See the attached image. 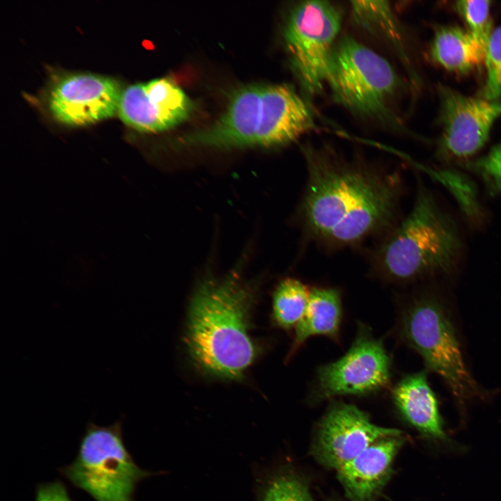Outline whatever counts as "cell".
I'll use <instances>...</instances> for the list:
<instances>
[{"mask_svg": "<svg viewBox=\"0 0 501 501\" xmlns=\"http://www.w3.org/2000/svg\"><path fill=\"white\" fill-rule=\"evenodd\" d=\"M307 181L300 215L306 235L328 247L355 245L395 225L401 177L327 145L303 148Z\"/></svg>", "mask_w": 501, "mask_h": 501, "instance_id": "6da1fadb", "label": "cell"}, {"mask_svg": "<svg viewBox=\"0 0 501 501\" xmlns=\"http://www.w3.org/2000/svg\"><path fill=\"white\" fill-rule=\"evenodd\" d=\"M253 289L232 272L208 278L191 300L185 342L195 364L207 374L239 379L252 364L256 348L248 333Z\"/></svg>", "mask_w": 501, "mask_h": 501, "instance_id": "7a4b0ae2", "label": "cell"}, {"mask_svg": "<svg viewBox=\"0 0 501 501\" xmlns=\"http://www.w3.org/2000/svg\"><path fill=\"white\" fill-rule=\"evenodd\" d=\"M461 248L452 218L427 190L420 189L408 215L375 250L373 268L384 280L406 283L450 271Z\"/></svg>", "mask_w": 501, "mask_h": 501, "instance_id": "3957f363", "label": "cell"}, {"mask_svg": "<svg viewBox=\"0 0 501 501\" xmlns=\"http://www.w3.org/2000/svg\"><path fill=\"white\" fill-rule=\"evenodd\" d=\"M396 334L415 351L427 368L447 384L460 405L485 396L469 372L450 314L434 295L414 296L399 306Z\"/></svg>", "mask_w": 501, "mask_h": 501, "instance_id": "277c9868", "label": "cell"}, {"mask_svg": "<svg viewBox=\"0 0 501 501\" xmlns=\"http://www.w3.org/2000/svg\"><path fill=\"white\" fill-rule=\"evenodd\" d=\"M326 84L334 100L351 113L396 127L395 100L400 79L383 56L351 36L336 44Z\"/></svg>", "mask_w": 501, "mask_h": 501, "instance_id": "5b68a950", "label": "cell"}, {"mask_svg": "<svg viewBox=\"0 0 501 501\" xmlns=\"http://www.w3.org/2000/svg\"><path fill=\"white\" fill-rule=\"evenodd\" d=\"M63 472L96 501H134L138 483L152 475L127 452L119 420L106 427L90 422L77 457Z\"/></svg>", "mask_w": 501, "mask_h": 501, "instance_id": "8992f818", "label": "cell"}, {"mask_svg": "<svg viewBox=\"0 0 501 501\" xmlns=\"http://www.w3.org/2000/svg\"><path fill=\"white\" fill-rule=\"evenodd\" d=\"M341 24V11L327 1H301L290 13L285 41L292 67L308 95H317L326 84Z\"/></svg>", "mask_w": 501, "mask_h": 501, "instance_id": "52a82bcc", "label": "cell"}, {"mask_svg": "<svg viewBox=\"0 0 501 501\" xmlns=\"http://www.w3.org/2000/svg\"><path fill=\"white\" fill-rule=\"evenodd\" d=\"M390 379L391 360L382 340L360 323L347 353L318 367L308 400L318 404L338 396L371 395L387 388Z\"/></svg>", "mask_w": 501, "mask_h": 501, "instance_id": "ba28073f", "label": "cell"}, {"mask_svg": "<svg viewBox=\"0 0 501 501\" xmlns=\"http://www.w3.org/2000/svg\"><path fill=\"white\" fill-rule=\"evenodd\" d=\"M438 91L443 127L439 152L448 158L471 157L486 143L501 116V101L466 96L442 85Z\"/></svg>", "mask_w": 501, "mask_h": 501, "instance_id": "9c48e42d", "label": "cell"}, {"mask_svg": "<svg viewBox=\"0 0 501 501\" xmlns=\"http://www.w3.org/2000/svg\"><path fill=\"white\" fill-rule=\"evenodd\" d=\"M398 436L401 431L374 424L357 406L337 401L319 422L312 453L323 466L337 470L378 440Z\"/></svg>", "mask_w": 501, "mask_h": 501, "instance_id": "30bf717a", "label": "cell"}, {"mask_svg": "<svg viewBox=\"0 0 501 501\" xmlns=\"http://www.w3.org/2000/svg\"><path fill=\"white\" fill-rule=\"evenodd\" d=\"M122 93L115 79L93 74H70L53 86L48 104L59 122L86 126L118 112Z\"/></svg>", "mask_w": 501, "mask_h": 501, "instance_id": "8fae6325", "label": "cell"}, {"mask_svg": "<svg viewBox=\"0 0 501 501\" xmlns=\"http://www.w3.org/2000/svg\"><path fill=\"white\" fill-rule=\"evenodd\" d=\"M184 92L167 78L129 86L122 91L118 113L127 125L144 132H159L184 121L192 110Z\"/></svg>", "mask_w": 501, "mask_h": 501, "instance_id": "7c38bea8", "label": "cell"}, {"mask_svg": "<svg viewBox=\"0 0 501 501\" xmlns=\"http://www.w3.org/2000/svg\"><path fill=\"white\" fill-rule=\"evenodd\" d=\"M315 129L310 106L291 86H262L255 146L287 145Z\"/></svg>", "mask_w": 501, "mask_h": 501, "instance_id": "4fadbf2b", "label": "cell"}, {"mask_svg": "<svg viewBox=\"0 0 501 501\" xmlns=\"http://www.w3.org/2000/svg\"><path fill=\"white\" fill-rule=\"evenodd\" d=\"M262 86L235 91L225 113L210 127L185 136L186 145L231 148L255 146Z\"/></svg>", "mask_w": 501, "mask_h": 501, "instance_id": "5bb4252c", "label": "cell"}, {"mask_svg": "<svg viewBox=\"0 0 501 501\" xmlns=\"http://www.w3.org/2000/svg\"><path fill=\"white\" fill-rule=\"evenodd\" d=\"M401 436L383 438L337 470V478L351 501H373L389 480Z\"/></svg>", "mask_w": 501, "mask_h": 501, "instance_id": "9a60e30c", "label": "cell"}, {"mask_svg": "<svg viewBox=\"0 0 501 501\" xmlns=\"http://www.w3.org/2000/svg\"><path fill=\"white\" fill-rule=\"evenodd\" d=\"M392 397L401 416L414 428L429 438L447 439L438 400L426 370L403 377L392 389Z\"/></svg>", "mask_w": 501, "mask_h": 501, "instance_id": "2e32d148", "label": "cell"}, {"mask_svg": "<svg viewBox=\"0 0 501 501\" xmlns=\"http://www.w3.org/2000/svg\"><path fill=\"white\" fill-rule=\"evenodd\" d=\"M342 318V294L335 287L310 288L306 311L295 327L294 337L287 356L289 360L310 337L326 336L337 342Z\"/></svg>", "mask_w": 501, "mask_h": 501, "instance_id": "e0dca14e", "label": "cell"}, {"mask_svg": "<svg viewBox=\"0 0 501 501\" xmlns=\"http://www.w3.org/2000/svg\"><path fill=\"white\" fill-rule=\"evenodd\" d=\"M430 54L445 70L464 74L485 63L486 48L467 29L443 26L435 31Z\"/></svg>", "mask_w": 501, "mask_h": 501, "instance_id": "ac0fdd59", "label": "cell"}, {"mask_svg": "<svg viewBox=\"0 0 501 501\" xmlns=\"http://www.w3.org/2000/svg\"><path fill=\"white\" fill-rule=\"evenodd\" d=\"M310 292V287L292 278L278 284L273 296V319L279 328L289 330L297 326L306 311Z\"/></svg>", "mask_w": 501, "mask_h": 501, "instance_id": "d6986e66", "label": "cell"}, {"mask_svg": "<svg viewBox=\"0 0 501 501\" xmlns=\"http://www.w3.org/2000/svg\"><path fill=\"white\" fill-rule=\"evenodd\" d=\"M355 21L367 30L384 36L398 51L401 50V42L395 17L385 1H356L351 2Z\"/></svg>", "mask_w": 501, "mask_h": 501, "instance_id": "ffe728a7", "label": "cell"}, {"mask_svg": "<svg viewBox=\"0 0 501 501\" xmlns=\"http://www.w3.org/2000/svg\"><path fill=\"white\" fill-rule=\"evenodd\" d=\"M258 492L257 501H314L306 484L289 472L268 477Z\"/></svg>", "mask_w": 501, "mask_h": 501, "instance_id": "44dd1931", "label": "cell"}, {"mask_svg": "<svg viewBox=\"0 0 501 501\" xmlns=\"http://www.w3.org/2000/svg\"><path fill=\"white\" fill-rule=\"evenodd\" d=\"M457 12L463 19L467 29L486 48L493 31L489 1H458Z\"/></svg>", "mask_w": 501, "mask_h": 501, "instance_id": "7402d4cb", "label": "cell"}, {"mask_svg": "<svg viewBox=\"0 0 501 501\" xmlns=\"http://www.w3.org/2000/svg\"><path fill=\"white\" fill-rule=\"evenodd\" d=\"M486 81L482 97L499 100L501 97V25L493 30L486 47Z\"/></svg>", "mask_w": 501, "mask_h": 501, "instance_id": "603a6c76", "label": "cell"}, {"mask_svg": "<svg viewBox=\"0 0 501 501\" xmlns=\"http://www.w3.org/2000/svg\"><path fill=\"white\" fill-rule=\"evenodd\" d=\"M468 166L480 176L491 191L501 192V143L470 162Z\"/></svg>", "mask_w": 501, "mask_h": 501, "instance_id": "cb8c5ba5", "label": "cell"}, {"mask_svg": "<svg viewBox=\"0 0 501 501\" xmlns=\"http://www.w3.org/2000/svg\"><path fill=\"white\" fill-rule=\"evenodd\" d=\"M35 501H72L65 487L59 482H49L38 486Z\"/></svg>", "mask_w": 501, "mask_h": 501, "instance_id": "d4e9b609", "label": "cell"}]
</instances>
